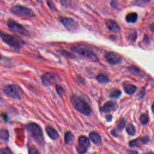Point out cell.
<instances>
[{
	"label": "cell",
	"instance_id": "obj_1",
	"mask_svg": "<svg viewBox=\"0 0 154 154\" xmlns=\"http://www.w3.org/2000/svg\"><path fill=\"white\" fill-rule=\"evenodd\" d=\"M71 103L73 108L85 116H90L91 114V108L89 105L82 97L76 95H73L70 98Z\"/></svg>",
	"mask_w": 154,
	"mask_h": 154
},
{
	"label": "cell",
	"instance_id": "obj_2",
	"mask_svg": "<svg viewBox=\"0 0 154 154\" xmlns=\"http://www.w3.org/2000/svg\"><path fill=\"white\" fill-rule=\"evenodd\" d=\"M0 37L4 42L14 49H20L25 42L19 37L0 31Z\"/></svg>",
	"mask_w": 154,
	"mask_h": 154
},
{
	"label": "cell",
	"instance_id": "obj_3",
	"mask_svg": "<svg viewBox=\"0 0 154 154\" xmlns=\"http://www.w3.org/2000/svg\"><path fill=\"white\" fill-rule=\"evenodd\" d=\"M26 129L38 143L42 144L43 142V132L37 124L35 123H28L26 125Z\"/></svg>",
	"mask_w": 154,
	"mask_h": 154
},
{
	"label": "cell",
	"instance_id": "obj_4",
	"mask_svg": "<svg viewBox=\"0 0 154 154\" xmlns=\"http://www.w3.org/2000/svg\"><path fill=\"white\" fill-rule=\"evenodd\" d=\"M4 92L8 97L14 99H20L23 94L22 88L14 84H9L5 86Z\"/></svg>",
	"mask_w": 154,
	"mask_h": 154
},
{
	"label": "cell",
	"instance_id": "obj_5",
	"mask_svg": "<svg viewBox=\"0 0 154 154\" xmlns=\"http://www.w3.org/2000/svg\"><path fill=\"white\" fill-rule=\"evenodd\" d=\"M71 50L81 55L83 57H85L86 58L91 60L93 61H97V57L96 56V55L89 48H87L84 46H81V45H78V46H76L74 47H72L71 48Z\"/></svg>",
	"mask_w": 154,
	"mask_h": 154
},
{
	"label": "cell",
	"instance_id": "obj_6",
	"mask_svg": "<svg viewBox=\"0 0 154 154\" xmlns=\"http://www.w3.org/2000/svg\"><path fill=\"white\" fill-rule=\"evenodd\" d=\"M11 11L13 14L17 16H25V17L35 16V13L31 9L22 5H13L11 7Z\"/></svg>",
	"mask_w": 154,
	"mask_h": 154
},
{
	"label": "cell",
	"instance_id": "obj_7",
	"mask_svg": "<svg viewBox=\"0 0 154 154\" xmlns=\"http://www.w3.org/2000/svg\"><path fill=\"white\" fill-rule=\"evenodd\" d=\"M59 20L64 26L69 31H75L79 28L77 22L72 18L67 17H60Z\"/></svg>",
	"mask_w": 154,
	"mask_h": 154
},
{
	"label": "cell",
	"instance_id": "obj_8",
	"mask_svg": "<svg viewBox=\"0 0 154 154\" xmlns=\"http://www.w3.org/2000/svg\"><path fill=\"white\" fill-rule=\"evenodd\" d=\"M7 26L10 30L13 32L19 33L22 35L26 34V33L27 32V31L26 29L22 25L14 20H9L7 22Z\"/></svg>",
	"mask_w": 154,
	"mask_h": 154
},
{
	"label": "cell",
	"instance_id": "obj_9",
	"mask_svg": "<svg viewBox=\"0 0 154 154\" xmlns=\"http://www.w3.org/2000/svg\"><path fill=\"white\" fill-rule=\"evenodd\" d=\"M105 58L106 61L111 64H117L121 62L120 56L113 52H108L105 54Z\"/></svg>",
	"mask_w": 154,
	"mask_h": 154
},
{
	"label": "cell",
	"instance_id": "obj_10",
	"mask_svg": "<svg viewBox=\"0 0 154 154\" xmlns=\"http://www.w3.org/2000/svg\"><path fill=\"white\" fill-rule=\"evenodd\" d=\"M149 141V137L145 136L141 138H138L135 140H131L129 143V145L131 147H140L141 144H146Z\"/></svg>",
	"mask_w": 154,
	"mask_h": 154
},
{
	"label": "cell",
	"instance_id": "obj_11",
	"mask_svg": "<svg viewBox=\"0 0 154 154\" xmlns=\"http://www.w3.org/2000/svg\"><path fill=\"white\" fill-rule=\"evenodd\" d=\"M105 24L106 27L108 28V29L112 32H117L120 30V28L119 25L117 23V22H116L112 20H111V19L106 20L105 22Z\"/></svg>",
	"mask_w": 154,
	"mask_h": 154
},
{
	"label": "cell",
	"instance_id": "obj_12",
	"mask_svg": "<svg viewBox=\"0 0 154 154\" xmlns=\"http://www.w3.org/2000/svg\"><path fill=\"white\" fill-rule=\"evenodd\" d=\"M54 76L50 73H45L42 76V82L45 86H50L52 84Z\"/></svg>",
	"mask_w": 154,
	"mask_h": 154
},
{
	"label": "cell",
	"instance_id": "obj_13",
	"mask_svg": "<svg viewBox=\"0 0 154 154\" xmlns=\"http://www.w3.org/2000/svg\"><path fill=\"white\" fill-rule=\"evenodd\" d=\"M78 145L79 146L87 150L90 146V140L89 139L85 137V136H84V135H82V136H80L78 138Z\"/></svg>",
	"mask_w": 154,
	"mask_h": 154
},
{
	"label": "cell",
	"instance_id": "obj_14",
	"mask_svg": "<svg viewBox=\"0 0 154 154\" xmlns=\"http://www.w3.org/2000/svg\"><path fill=\"white\" fill-rule=\"evenodd\" d=\"M116 109V104L112 101H108L104 104V105L100 108V110L104 112H109L115 110Z\"/></svg>",
	"mask_w": 154,
	"mask_h": 154
},
{
	"label": "cell",
	"instance_id": "obj_15",
	"mask_svg": "<svg viewBox=\"0 0 154 154\" xmlns=\"http://www.w3.org/2000/svg\"><path fill=\"white\" fill-rule=\"evenodd\" d=\"M46 131L48 136L52 140H56L58 138V132L54 129L52 127L47 126L46 128Z\"/></svg>",
	"mask_w": 154,
	"mask_h": 154
},
{
	"label": "cell",
	"instance_id": "obj_16",
	"mask_svg": "<svg viewBox=\"0 0 154 154\" xmlns=\"http://www.w3.org/2000/svg\"><path fill=\"white\" fill-rule=\"evenodd\" d=\"M90 139L95 144H99L101 143V137L100 135L96 132H91L89 134Z\"/></svg>",
	"mask_w": 154,
	"mask_h": 154
},
{
	"label": "cell",
	"instance_id": "obj_17",
	"mask_svg": "<svg viewBox=\"0 0 154 154\" xmlns=\"http://www.w3.org/2000/svg\"><path fill=\"white\" fill-rule=\"evenodd\" d=\"M124 90L128 94H132L136 90V87L131 84H126L124 85Z\"/></svg>",
	"mask_w": 154,
	"mask_h": 154
},
{
	"label": "cell",
	"instance_id": "obj_18",
	"mask_svg": "<svg viewBox=\"0 0 154 154\" xmlns=\"http://www.w3.org/2000/svg\"><path fill=\"white\" fill-rule=\"evenodd\" d=\"M138 18L137 14L136 13H130L126 16V20L128 22L134 23L137 21Z\"/></svg>",
	"mask_w": 154,
	"mask_h": 154
},
{
	"label": "cell",
	"instance_id": "obj_19",
	"mask_svg": "<svg viewBox=\"0 0 154 154\" xmlns=\"http://www.w3.org/2000/svg\"><path fill=\"white\" fill-rule=\"evenodd\" d=\"M73 135L70 131H68L65 134L64 141L67 144H70L73 142Z\"/></svg>",
	"mask_w": 154,
	"mask_h": 154
},
{
	"label": "cell",
	"instance_id": "obj_20",
	"mask_svg": "<svg viewBox=\"0 0 154 154\" xmlns=\"http://www.w3.org/2000/svg\"><path fill=\"white\" fill-rule=\"evenodd\" d=\"M96 79L100 83H107L109 82V78L103 74H99L97 76Z\"/></svg>",
	"mask_w": 154,
	"mask_h": 154
},
{
	"label": "cell",
	"instance_id": "obj_21",
	"mask_svg": "<svg viewBox=\"0 0 154 154\" xmlns=\"http://www.w3.org/2000/svg\"><path fill=\"white\" fill-rule=\"evenodd\" d=\"M8 137H9V134H8V132L7 129H2L0 130V138L7 141L8 139Z\"/></svg>",
	"mask_w": 154,
	"mask_h": 154
},
{
	"label": "cell",
	"instance_id": "obj_22",
	"mask_svg": "<svg viewBox=\"0 0 154 154\" xmlns=\"http://www.w3.org/2000/svg\"><path fill=\"white\" fill-rule=\"evenodd\" d=\"M126 132L130 135H134L135 134V129L132 124H129L126 128Z\"/></svg>",
	"mask_w": 154,
	"mask_h": 154
},
{
	"label": "cell",
	"instance_id": "obj_23",
	"mask_svg": "<svg viewBox=\"0 0 154 154\" xmlns=\"http://www.w3.org/2000/svg\"><path fill=\"white\" fill-rule=\"evenodd\" d=\"M121 94V91L119 90H114L110 93V97L112 98H117Z\"/></svg>",
	"mask_w": 154,
	"mask_h": 154
},
{
	"label": "cell",
	"instance_id": "obj_24",
	"mask_svg": "<svg viewBox=\"0 0 154 154\" xmlns=\"http://www.w3.org/2000/svg\"><path fill=\"white\" fill-rule=\"evenodd\" d=\"M148 117L146 114H141L140 116V121L143 125H146L148 123Z\"/></svg>",
	"mask_w": 154,
	"mask_h": 154
},
{
	"label": "cell",
	"instance_id": "obj_25",
	"mask_svg": "<svg viewBox=\"0 0 154 154\" xmlns=\"http://www.w3.org/2000/svg\"><path fill=\"white\" fill-rule=\"evenodd\" d=\"M125 126V121L123 119H121L117 125V128L119 130H122Z\"/></svg>",
	"mask_w": 154,
	"mask_h": 154
},
{
	"label": "cell",
	"instance_id": "obj_26",
	"mask_svg": "<svg viewBox=\"0 0 154 154\" xmlns=\"http://www.w3.org/2000/svg\"><path fill=\"white\" fill-rule=\"evenodd\" d=\"M0 154H12V153L8 148L4 147L0 149Z\"/></svg>",
	"mask_w": 154,
	"mask_h": 154
},
{
	"label": "cell",
	"instance_id": "obj_27",
	"mask_svg": "<svg viewBox=\"0 0 154 154\" xmlns=\"http://www.w3.org/2000/svg\"><path fill=\"white\" fill-rule=\"evenodd\" d=\"M29 154H39V153L36 149L32 147L29 150Z\"/></svg>",
	"mask_w": 154,
	"mask_h": 154
},
{
	"label": "cell",
	"instance_id": "obj_28",
	"mask_svg": "<svg viewBox=\"0 0 154 154\" xmlns=\"http://www.w3.org/2000/svg\"><path fill=\"white\" fill-rule=\"evenodd\" d=\"M57 92L59 94H61V93H63V89L58 85H57Z\"/></svg>",
	"mask_w": 154,
	"mask_h": 154
},
{
	"label": "cell",
	"instance_id": "obj_29",
	"mask_svg": "<svg viewBox=\"0 0 154 154\" xmlns=\"http://www.w3.org/2000/svg\"><path fill=\"white\" fill-rule=\"evenodd\" d=\"M128 154H138L137 151H132V150L128 151Z\"/></svg>",
	"mask_w": 154,
	"mask_h": 154
},
{
	"label": "cell",
	"instance_id": "obj_30",
	"mask_svg": "<svg viewBox=\"0 0 154 154\" xmlns=\"http://www.w3.org/2000/svg\"><path fill=\"white\" fill-rule=\"evenodd\" d=\"M152 109L153 112L154 113V103L152 104Z\"/></svg>",
	"mask_w": 154,
	"mask_h": 154
},
{
	"label": "cell",
	"instance_id": "obj_31",
	"mask_svg": "<svg viewBox=\"0 0 154 154\" xmlns=\"http://www.w3.org/2000/svg\"><path fill=\"white\" fill-rule=\"evenodd\" d=\"M146 154H154V153H153L152 152H147Z\"/></svg>",
	"mask_w": 154,
	"mask_h": 154
},
{
	"label": "cell",
	"instance_id": "obj_32",
	"mask_svg": "<svg viewBox=\"0 0 154 154\" xmlns=\"http://www.w3.org/2000/svg\"><path fill=\"white\" fill-rule=\"evenodd\" d=\"M2 59V56L1 55V54H0V60Z\"/></svg>",
	"mask_w": 154,
	"mask_h": 154
}]
</instances>
